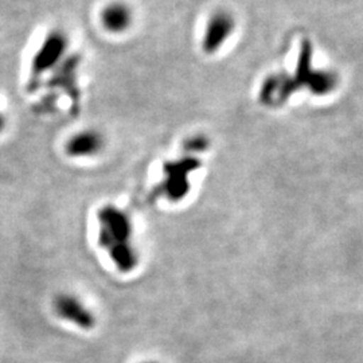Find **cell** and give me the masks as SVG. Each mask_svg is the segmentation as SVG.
Segmentation results:
<instances>
[{"label":"cell","mask_w":363,"mask_h":363,"mask_svg":"<svg viewBox=\"0 0 363 363\" xmlns=\"http://www.w3.org/2000/svg\"><path fill=\"white\" fill-rule=\"evenodd\" d=\"M142 363H157V362H155V361H154V362H152V361H147V362H142Z\"/></svg>","instance_id":"obj_10"},{"label":"cell","mask_w":363,"mask_h":363,"mask_svg":"<svg viewBox=\"0 0 363 363\" xmlns=\"http://www.w3.org/2000/svg\"><path fill=\"white\" fill-rule=\"evenodd\" d=\"M99 245L120 272L130 273L139 264L133 222L130 214L115 205H104L97 211Z\"/></svg>","instance_id":"obj_1"},{"label":"cell","mask_w":363,"mask_h":363,"mask_svg":"<svg viewBox=\"0 0 363 363\" xmlns=\"http://www.w3.org/2000/svg\"><path fill=\"white\" fill-rule=\"evenodd\" d=\"M4 128H6V118H4V115L0 111V133L4 130Z\"/></svg>","instance_id":"obj_9"},{"label":"cell","mask_w":363,"mask_h":363,"mask_svg":"<svg viewBox=\"0 0 363 363\" xmlns=\"http://www.w3.org/2000/svg\"><path fill=\"white\" fill-rule=\"evenodd\" d=\"M54 311L66 323L81 330H91L96 325V315L86 303L74 294H60L54 298Z\"/></svg>","instance_id":"obj_5"},{"label":"cell","mask_w":363,"mask_h":363,"mask_svg":"<svg viewBox=\"0 0 363 363\" xmlns=\"http://www.w3.org/2000/svg\"><path fill=\"white\" fill-rule=\"evenodd\" d=\"M201 162L194 156H184L163 166V181L160 183L162 194L171 202H179L191 189L190 174L199 169Z\"/></svg>","instance_id":"obj_2"},{"label":"cell","mask_w":363,"mask_h":363,"mask_svg":"<svg viewBox=\"0 0 363 363\" xmlns=\"http://www.w3.org/2000/svg\"><path fill=\"white\" fill-rule=\"evenodd\" d=\"M69 49V38L64 31L52 30L42 40L31 61V79H39L43 74L61 64Z\"/></svg>","instance_id":"obj_3"},{"label":"cell","mask_w":363,"mask_h":363,"mask_svg":"<svg viewBox=\"0 0 363 363\" xmlns=\"http://www.w3.org/2000/svg\"><path fill=\"white\" fill-rule=\"evenodd\" d=\"M105 147L104 135L94 128L77 130L65 144L66 155L70 157H93L97 156Z\"/></svg>","instance_id":"obj_6"},{"label":"cell","mask_w":363,"mask_h":363,"mask_svg":"<svg viewBox=\"0 0 363 363\" xmlns=\"http://www.w3.org/2000/svg\"><path fill=\"white\" fill-rule=\"evenodd\" d=\"M237 21L233 13L226 9H218L208 16L201 40L202 52L213 55L220 52L225 43L232 38Z\"/></svg>","instance_id":"obj_4"},{"label":"cell","mask_w":363,"mask_h":363,"mask_svg":"<svg viewBox=\"0 0 363 363\" xmlns=\"http://www.w3.org/2000/svg\"><path fill=\"white\" fill-rule=\"evenodd\" d=\"M208 147V140L202 136V135H196L190 138L186 143H184V151H187V155L193 156L194 154H199L202 151H205Z\"/></svg>","instance_id":"obj_8"},{"label":"cell","mask_w":363,"mask_h":363,"mask_svg":"<svg viewBox=\"0 0 363 363\" xmlns=\"http://www.w3.org/2000/svg\"><path fill=\"white\" fill-rule=\"evenodd\" d=\"M133 11L130 4L121 0L109 1L100 13L101 26L112 35L125 34L133 25Z\"/></svg>","instance_id":"obj_7"}]
</instances>
